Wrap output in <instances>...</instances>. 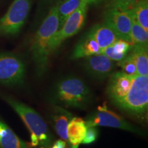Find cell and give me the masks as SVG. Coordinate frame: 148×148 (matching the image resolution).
I'll list each match as a JSON object with an SVG mask.
<instances>
[{
  "instance_id": "6da1fadb",
  "label": "cell",
  "mask_w": 148,
  "mask_h": 148,
  "mask_svg": "<svg viewBox=\"0 0 148 148\" xmlns=\"http://www.w3.org/2000/svg\"><path fill=\"white\" fill-rule=\"evenodd\" d=\"M59 28L58 6L56 5L50 9L47 16L38 27L33 40L31 51L34 60L36 73L42 76L47 73L49 66V42Z\"/></svg>"
},
{
  "instance_id": "7a4b0ae2",
  "label": "cell",
  "mask_w": 148,
  "mask_h": 148,
  "mask_svg": "<svg viewBox=\"0 0 148 148\" xmlns=\"http://www.w3.org/2000/svg\"><path fill=\"white\" fill-rule=\"evenodd\" d=\"M52 100L64 107L84 108L90 103L92 94L86 84L79 77H64L53 88Z\"/></svg>"
},
{
  "instance_id": "3957f363",
  "label": "cell",
  "mask_w": 148,
  "mask_h": 148,
  "mask_svg": "<svg viewBox=\"0 0 148 148\" xmlns=\"http://www.w3.org/2000/svg\"><path fill=\"white\" fill-rule=\"evenodd\" d=\"M2 99L15 111L31 133V146L48 147L51 143V135L45 121L36 111L17 99L4 94Z\"/></svg>"
},
{
  "instance_id": "277c9868",
  "label": "cell",
  "mask_w": 148,
  "mask_h": 148,
  "mask_svg": "<svg viewBox=\"0 0 148 148\" xmlns=\"http://www.w3.org/2000/svg\"><path fill=\"white\" fill-rule=\"evenodd\" d=\"M116 106L138 117L145 116L148 107V76H134L128 92Z\"/></svg>"
},
{
  "instance_id": "5b68a950",
  "label": "cell",
  "mask_w": 148,
  "mask_h": 148,
  "mask_svg": "<svg viewBox=\"0 0 148 148\" xmlns=\"http://www.w3.org/2000/svg\"><path fill=\"white\" fill-rule=\"evenodd\" d=\"M32 5V0H14L8 11L0 18V37L14 36L25 24Z\"/></svg>"
},
{
  "instance_id": "8992f818",
  "label": "cell",
  "mask_w": 148,
  "mask_h": 148,
  "mask_svg": "<svg viewBox=\"0 0 148 148\" xmlns=\"http://www.w3.org/2000/svg\"><path fill=\"white\" fill-rule=\"evenodd\" d=\"M25 64L13 53H0V84L9 87H18L24 84Z\"/></svg>"
},
{
  "instance_id": "52a82bcc",
  "label": "cell",
  "mask_w": 148,
  "mask_h": 148,
  "mask_svg": "<svg viewBox=\"0 0 148 148\" xmlns=\"http://www.w3.org/2000/svg\"><path fill=\"white\" fill-rule=\"evenodd\" d=\"M87 8L88 5L81 0L77 8L66 18L51 38L49 45L50 53L56 50L64 40L76 34L82 28L86 21Z\"/></svg>"
},
{
  "instance_id": "ba28073f",
  "label": "cell",
  "mask_w": 148,
  "mask_h": 148,
  "mask_svg": "<svg viewBox=\"0 0 148 148\" xmlns=\"http://www.w3.org/2000/svg\"><path fill=\"white\" fill-rule=\"evenodd\" d=\"M87 127L105 126L115 127L130 132L140 134V130L118 115L115 112L109 110L106 104L97 108L95 112L88 115L85 121Z\"/></svg>"
},
{
  "instance_id": "9c48e42d",
  "label": "cell",
  "mask_w": 148,
  "mask_h": 148,
  "mask_svg": "<svg viewBox=\"0 0 148 148\" xmlns=\"http://www.w3.org/2000/svg\"><path fill=\"white\" fill-rule=\"evenodd\" d=\"M132 10H123L109 7L104 14V23L107 24L120 39L131 43Z\"/></svg>"
},
{
  "instance_id": "30bf717a",
  "label": "cell",
  "mask_w": 148,
  "mask_h": 148,
  "mask_svg": "<svg viewBox=\"0 0 148 148\" xmlns=\"http://www.w3.org/2000/svg\"><path fill=\"white\" fill-rule=\"evenodd\" d=\"M84 68L90 77L99 80L106 79L112 73L115 68L114 61L103 53L90 56L85 58Z\"/></svg>"
},
{
  "instance_id": "8fae6325",
  "label": "cell",
  "mask_w": 148,
  "mask_h": 148,
  "mask_svg": "<svg viewBox=\"0 0 148 148\" xmlns=\"http://www.w3.org/2000/svg\"><path fill=\"white\" fill-rule=\"evenodd\" d=\"M133 79L134 77L127 75L122 71L114 72L110 75L107 86V95L115 106L127 95Z\"/></svg>"
},
{
  "instance_id": "7c38bea8",
  "label": "cell",
  "mask_w": 148,
  "mask_h": 148,
  "mask_svg": "<svg viewBox=\"0 0 148 148\" xmlns=\"http://www.w3.org/2000/svg\"><path fill=\"white\" fill-rule=\"evenodd\" d=\"M101 53L97 42L88 32L77 42L71 55L73 59L87 58L90 56Z\"/></svg>"
},
{
  "instance_id": "4fadbf2b",
  "label": "cell",
  "mask_w": 148,
  "mask_h": 148,
  "mask_svg": "<svg viewBox=\"0 0 148 148\" xmlns=\"http://www.w3.org/2000/svg\"><path fill=\"white\" fill-rule=\"evenodd\" d=\"M89 32L97 42L101 51L119 38L114 31L105 23L96 24L90 29Z\"/></svg>"
},
{
  "instance_id": "5bb4252c",
  "label": "cell",
  "mask_w": 148,
  "mask_h": 148,
  "mask_svg": "<svg viewBox=\"0 0 148 148\" xmlns=\"http://www.w3.org/2000/svg\"><path fill=\"white\" fill-rule=\"evenodd\" d=\"M73 115L62 107H56L52 114V121L54 129L61 139L69 142L67 136V126Z\"/></svg>"
},
{
  "instance_id": "9a60e30c",
  "label": "cell",
  "mask_w": 148,
  "mask_h": 148,
  "mask_svg": "<svg viewBox=\"0 0 148 148\" xmlns=\"http://www.w3.org/2000/svg\"><path fill=\"white\" fill-rule=\"evenodd\" d=\"M86 129L85 121L81 118L73 116L70 120L67 126V136L72 148H78L84 139Z\"/></svg>"
},
{
  "instance_id": "2e32d148",
  "label": "cell",
  "mask_w": 148,
  "mask_h": 148,
  "mask_svg": "<svg viewBox=\"0 0 148 148\" xmlns=\"http://www.w3.org/2000/svg\"><path fill=\"white\" fill-rule=\"evenodd\" d=\"M0 148H28L0 117Z\"/></svg>"
},
{
  "instance_id": "e0dca14e",
  "label": "cell",
  "mask_w": 148,
  "mask_h": 148,
  "mask_svg": "<svg viewBox=\"0 0 148 148\" xmlns=\"http://www.w3.org/2000/svg\"><path fill=\"white\" fill-rule=\"evenodd\" d=\"M130 50V54L135 63L137 75L148 76L147 46L134 45Z\"/></svg>"
},
{
  "instance_id": "ac0fdd59",
  "label": "cell",
  "mask_w": 148,
  "mask_h": 148,
  "mask_svg": "<svg viewBox=\"0 0 148 148\" xmlns=\"http://www.w3.org/2000/svg\"><path fill=\"white\" fill-rule=\"evenodd\" d=\"M130 49V43L118 38L112 45L104 48L101 51V53L106 55L108 58L114 62H119L126 56L127 52Z\"/></svg>"
},
{
  "instance_id": "d6986e66",
  "label": "cell",
  "mask_w": 148,
  "mask_h": 148,
  "mask_svg": "<svg viewBox=\"0 0 148 148\" xmlns=\"http://www.w3.org/2000/svg\"><path fill=\"white\" fill-rule=\"evenodd\" d=\"M132 15L136 21L148 32V1L138 0L132 8Z\"/></svg>"
},
{
  "instance_id": "ffe728a7",
  "label": "cell",
  "mask_w": 148,
  "mask_h": 148,
  "mask_svg": "<svg viewBox=\"0 0 148 148\" xmlns=\"http://www.w3.org/2000/svg\"><path fill=\"white\" fill-rule=\"evenodd\" d=\"M130 38L131 43L133 45L147 46L148 32L145 31L143 27L136 21L133 15L130 30Z\"/></svg>"
},
{
  "instance_id": "44dd1931",
  "label": "cell",
  "mask_w": 148,
  "mask_h": 148,
  "mask_svg": "<svg viewBox=\"0 0 148 148\" xmlns=\"http://www.w3.org/2000/svg\"><path fill=\"white\" fill-rule=\"evenodd\" d=\"M80 1L81 0H63L62 2L59 3L57 5L59 18V28L62 26L66 18L77 8Z\"/></svg>"
},
{
  "instance_id": "7402d4cb",
  "label": "cell",
  "mask_w": 148,
  "mask_h": 148,
  "mask_svg": "<svg viewBox=\"0 0 148 148\" xmlns=\"http://www.w3.org/2000/svg\"><path fill=\"white\" fill-rule=\"evenodd\" d=\"M119 65L121 66V71L126 73L127 75L132 77L137 75L135 63L130 53L127 54L126 56L123 60L119 61Z\"/></svg>"
},
{
  "instance_id": "603a6c76",
  "label": "cell",
  "mask_w": 148,
  "mask_h": 148,
  "mask_svg": "<svg viewBox=\"0 0 148 148\" xmlns=\"http://www.w3.org/2000/svg\"><path fill=\"white\" fill-rule=\"evenodd\" d=\"M137 1L138 0H109V7L130 10L133 8Z\"/></svg>"
},
{
  "instance_id": "cb8c5ba5",
  "label": "cell",
  "mask_w": 148,
  "mask_h": 148,
  "mask_svg": "<svg viewBox=\"0 0 148 148\" xmlns=\"http://www.w3.org/2000/svg\"><path fill=\"white\" fill-rule=\"evenodd\" d=\"M98 136L97 129L95 127H89L86 129L85 136L82 144H90L95 142Z\"/></svg>"
},
{
  "instance_id": "d4e9b609",
  "label": "cell",
  "mask_w": 148,
  "mask_h": 148,
  "mask_svg": "<svg viewBox=\"0 0 148 148\" xmlns=\"http://www.w3.org/2000/svg\"><path fill=\"white\" fill-rule=\"evenodd\" d=\"M51 148H66L65 141L62 140H58L53 144V147Z\"/></svg>"
},
{
  "instance_id": "484cf974",
  "label": "cell",
  "mask_w": 148,
  "mask_h": 148,
  "mask_svg": "<svg viewBox=\"0 0 148 148\" xmlns=\"http://www.w3.org/2000/svg\"><path fill=\"white\" fill-rule=\"evenodd\" d=\"M82 1H84L88 5L92 4H97V3L101 2L102 0H82Z\"/></svg>"
},
{
  "instance_id": "4316f807",
  "label": "cell",
  "mask_w": 148,
  "mask_h": 148,
  "mask_svg": "<svg viewBox=\"0 0 148 148\" xmlns=\"http://www.w3.org/2000/svg\"></svg>"
}]
</instances>
